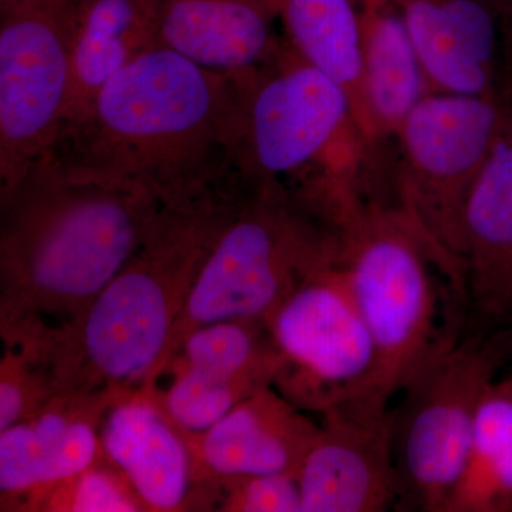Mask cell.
<instances>
[{"mask_svg": "<svg viewBox=\"0 0 512 512\" xmlns=\"http://www.w3.org/2000/svg\"><path fill=\"white\" fill-rule=\"evenodd\" d=\"M229 104V74L156 47L116 74L52 151L77 173L137 188L165 208L234 200L247 187L229 163Z\"/></svg>", "mask_w": 512, "mask_h": 512, "instance_id": "1", "label": "cell"}, {"mask_svg": "<svg viewBox=\"0 0 512 512\" xmlns=\"http://www.w3.org/2000/svg\"><path fill=\"white\" fill-rule=\"evenodd\" d=\"M163 205L53 151L0 191V333L60 328L130 261Z\"/></svg>", "mask_w": 512, "mask_h": 512, "instance_id": "2", "label": "cell"}, {"mask_svg": "<svg viewBox=\"0 0 512 512\" xmlns=\"http://www.w3.org/2000/svg\"><path fill=\"white\" fill-rule=\"evenodd\" d=\"M237 200L161 208L109 285L60 328L25 336L55 396L144 392L215 239Z\"/></svg>", "mask_w": 512, "mask_h": 512, "instance_id": "3", "label": "cell"}, {"mask_svg": "<svg viewBox=\"0 0 512 512\" xmlns=\"http://www.w3.org/2000/svg\"><path fill=\"white\" fill-rule=\"evenodd\" d=\"M229 163L248 188L365 180L373 151L357 127L348 93L285 39L266 62L228 73Z\"/></svg>", "mask_w": 512, "mask_h": 512, "instance_id": "4", "label": "cell"}, {"mask_svg": "<svg viewBox=\"0 0 512 512\" xmlns=\"http://www.w3.org/2000/svg\"><path fill=\"white\" fill-rule=\"evenodd\" d=\"M343 266L375 342L380 389L402 392L464 333V271L396 205L370 204L343 235Z\"/></svg>", "mask_w": 512, "mask_h": 512, "instance_id": "5", "label": "cell"}, {"mask_svg": "<svg viewBox=\"0 0 512 512\" xmlns=\"http://www.w3.org/2000/svg\"><path fill=\"white\" fill-rule=\"evenodd\" d=\"M335 225L285 187L242 195L201 266L146 393L192 330L224 320H266L299 286L343 262Z\"/></svg>", "mask_w": 512, "mask_h": 512, "instance_id": "6", "label": "cell"}, {"mask_svg": "<svg viewBox=\"0 0 512 512\" xmlns=\"http://www.w3.org/2000/svg\"><path fill=\"white\" fill-rule=\"evenodd\" d=\"M512 362V329L478 325L430 360L393 410L399 511L444 512L463 474L481 403Z\"/></svg>", "mask_w": 512, "mask_h": 512, "instance_id": "7", "label": "cell"}, {"mask_svg": "<svg viewBox=\"0 0 512 512\" xmlns=\"http://www.w3.org/2000/svg\"><path fill=\"white\" fill-rule=\"evenodd\" d=\"M507 97L430 92L394 137V205L464 271V212L503 126Z\"/></svg>", "mask_w": 512, "mask_h": 512, "instance_id": "8", "label": "cell"}, {"mask_svg": "<svg viewBox=\"0 0 512 512\" xmlns=\"http://www.w3.org/2000/svg\"><path fill=\"white\" fill-rule=\"evenodd\" d=\"M265 322L281 356L275 389L299 409L320 414L359 394L383 393L375 342L343 262L313 275Z\"/></svg>", "mask_w": 512, "mask_h": 512, "instance_id": "9", "label": "cell"}, {"mask_svg": "<svg viewBox=\"0 0 512 512\" xmlns=\"http://www.w3.org/2000/svg\"><path fill=\"white\" fill-rule=\"evenodd\" d=\"M74 0H25L0 13V191L55 148L70 90Z\"/></svg>", "mask_w": 512, "mask_h": 512, "instance_id": "10", "label": "cell"}, {"mask_svg": "<svg viewBox=\"0 0 512 512\" xmlns=\"http://www.w3.org/2000/svg\"><path fill=\"white\" fill-rule=\"evenodd\" d=\"M389 397L367 392L320 413L319 433L301 468L303 512L399 510Z\"/></svg>", "mask_w": 512, "mask_h": 512, "instance_id": "11", "label": "cell"}, {"mask_svg": "<svg viewBox=\"0 0 512 512\" xmlns=\"http://www.w3.org/2000/svg\"><path fill=\"white\" fill-rule=\"evenodd\" d=\"M113 394H59L0 431V494L6 507L39 508L50 490L101 457L100 424Z\"/></svg>", "mask_w": 512, "mask_h": 512, "instance_id": "12", "label": "cell"}, {"mask_svg": "<svg viewBox=\"0 0 512 512\" xmlns=\"http://www.w3.org/2000/svg\"><path fill=\"white\" fill-rule=\"evenodd\" d=\"M101 454L127 478L147 511L190 510L204 504L190 439L153 394L119 397L100 424Z\"/></svg>", "mask_w": 512, "mask_h": 512, "instance_id": "13", "label": "cell"}, {"mask_svg": "<svg viewBox=\"0 0 512 512\" xmlns=\"http://www.w3.org/2000/svg\"><path fill=\"white\" fill-rule=\"evenodd\" d=\"M319 433L299 407L266 386L239 402L217 424L190 437L198 483L234 478L293 474L298 476Z\"/></svg>", "mask_w": 512, "mask_h": 512, "instance_id": "14", "label": "cell"}, {"mask_svg": "<svg viewBox=\"0 0 512 512\" xmlns=\"http://www.w3.org/2000/svg\"><path fill=\"white\" fill-rule=\"evenodd\" d=\"M464 212V285L478 325L512 329V96Z\"/></svg>", "mask_w": 512, "mask_h": 512, "instance_id": "15", "label": "cell"}, {"mask_svg": "<svg viewBox=\"0 0 512 512\" xmlns=\"http://www.w3.org/2000/svg\"><path fill=\"white\" fill-rule=\"evenodd\" d=\"M419 50L433 92H501L497 0H392Z\"/></svg>", "mask_w": 512, "mask_h": 512, "instance_id": "16", "label": "cell"}, {"mask_svg": "<svg viewBox=\"0 0 512 512\" xmlns=\"http://www.w3.org/2000/svg\"><path fill=\"white\" fill-rule=\"evenodd\" d=\"M271 0H160L161 46L218 73L266 62L284 36Z\"/></svg>", "mask_w": 512, "mask_h": 512, "instance_id": "17", "label": "cell"}, {"mask_svg": "<svg viewBox=\"0 0 512 512\" xmlns=\"http://www.w3.org/2000/svg\"><path fill=\"white\" fill-rule=\"evenodd\" d=\"M160 46V0H74L62 130L116 74Z\"/></svg>", "mask_w": 512, "mask_h": 512, "instance_id": "18", "label": "cell"}, {"mask_svg": "<svg viewBox=\"0 0 512 512\" xmlns=\"http://www.w3.org/2000/svg\"><path fill=\"white\" fill-rule=\"evenodd\" d=\"M360 23L367 143L394 140L406 117L433 92L419 50L392 0H356Z\"/></svg>", "mask_w": 512, "mask_h": 512, "instance_id": "19", "label": "cell"}, {"mask_svg": "<svg viewBox=\"0 0 512 512\" xmlns=\"http://www.w3.org/2000/svg\"><path fill=\"white\" fill-rule=\"evenodd\" d=\"M293 49L332 77L352 101L367 143L359 10L356 0H271ZM369 146V143H367ZM370 147V146H369Z\"/></svg>", "mask_w": 512, "mask_h": 512, "instance_id": "20", "label": "cell"}, {"mask_svg": "<svg viewBox=\"0 0 512 512\" xmlns=\"http://www.w3.org/2000/svg\"><path fill=\"white\" fill-rule=\"evenodd\" d=\"M444 512H512V373L485 394L466 466Z\"/></svg>", "mask_w": 512, "mask_h": 512, "instance_id": "21", "label": "cell"}, {"mask_svg": "<svg viewBox=\"0 0 512 512\" xmlns=\"http://www.w3.org/2000/svg\"><path fill=\"white\" fill-rule=\"evenodd\" d=\"M37 511L141 512L147 511L127 478L101 457L89 468L56 485L40 501Z\"/></svg>", "mask_w": 512, "mask_h": 512, "instance_id": "22", "label": "cell"}, {"mask_svg": "<svg viewBox=\"0 0 512 512\" xmlns=\"http://www.w3.org/2000/svg\"><path fill=\"white\" fill-rule=\"evenodd\" d=\"M0 360V431L29 419L55 397L45 367L19 343H5Z\"/></svg>", "mask_w": 512, "mask_h": 512, "instance_id": "23", "label": "cell"}, {"mask_svg": "<svg viewBox=\"0 0 512 512\" xmlns=\"http://www.w3.org/2000/svg\"><path fill=\"white\" fill-rule=\"evenodd\" d=\"M212 484L214 503L222 511L303 512L301 485L293 474H264Z\"/></svg>", "mask_w": 512, "mask_h": 512, "instance_id": "24", "label": "cell"}, {"mask_svg": "<svg viewBox=\"0 0 512 512\" xmlns=\"http://www.w3.org/2000/svg\"><path fill=\"white\" fill-rule=\"evenodd\" d=\"M501 32V92L512 94V0H497Z\"/></svg>", "mask_w": 512, "mask_h": 512, "instance_id": "25", "label": "cell"}, {"mask_svg": "<svg viewBox=\"0 0 512 512\" xmlns=\"http://www.w3.org/2000/svg\"><path fill=\"white\" fill-rule=\"evenodd\" d=\"M22 2L25 0H0V13L8 12L9 9L15 8Z\"/></svg>", "mask_w": 512, "mask_h": 512, "instance_id": "26", "label": "cell"}]
</instances>
